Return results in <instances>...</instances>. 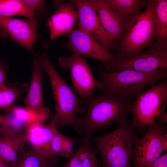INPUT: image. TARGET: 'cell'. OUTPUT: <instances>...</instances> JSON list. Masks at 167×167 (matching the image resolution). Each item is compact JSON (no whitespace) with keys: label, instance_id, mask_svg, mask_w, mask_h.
I'll return each instance as SVG.
<instances>
[{"label":"cell","instance_id":"e0dca14e","mask_svg":"<svg viewBox=\"0 0 167 167\" xmlns=\"http://www.w3.org/2000/svg\"><path fill=\"white\" fill-rule=\"evenodd\" d=\"M36 120L38 119L25 109L13 107L5 114L3 135L24 133L31 123Z\"/></svg>","mask_w":167,"mask_h":167},{"label":"cell","instance_id":"8fae6325","mask_svg":"<svg viewBox=\"0 0 167 167\" xmlns=\"http://www.w3.org/2000/svg\"><path fill=\"white\" fill-rule=\"evenodd\" d=\"M78 13V28L91 35L97 41L109 50L114 44L112 37L105 29L99 16L90 0L71 1Z\"/></svg>","mask_w":167,"mask_h":167},{"label":"cell","instance_id":"7402d4cb","mask_svg":"<svg viewBox=\"0 0 167 167\" xmlns=\"http://www.w3.org/2000/svg\"><path fill=\"white\" fill-rule=\"evenodd\" d=\"M155 15L156 40L160 43H167V0H155Z\"/></svg>","mask_w":167,"mask_h":167},{"label":"cell","instance_id":"9c48e42d","mask_svg":"<svg viewBox=\"0 0 167 167\" xmlns=\"http://www.w3.org/2000/svg\"><path fill=\"white\" fill-rule=\"evenodd\" d=\"M58 62L62 67L69 70L74 90L81 98L85 101L93 96L98 82L84 57L72 53L68 57H60Z\"/></svg>","mask_w":167,"mask_h":167},{"label":"cell","instance_id":"7c38bea8","mask_svg":"<svg viewBox=\"0 0 167 167\" xmlns=\"http://www.w3.org/2000/svg\"><path fill=\"white\" fill-rule=\"evenodd\" d=\"M38 19H23L0 17V30L8 35L11 40L18 43L34 55L33 46L38 39Z\"/></svg>","mask_w":167,"mask_h":167},{"label":"cell","instance_id":"9a60e30c","mask_svg":"<svg viewBox=\"0 0 167 167\" xmlns=\"http://www.w3.org/2000/svg\"><path fill=\"white\" fill-rule=\"evenodd\" d=\"M42 121L36 120L29 125L25 133L27 141L32 146L33 151L41 156L51 157L49 151V143L58 129L51 122L45 125Z\"/></svg>","mask_w":167,"mask_h":167},{"label":"cell","instance_id":"8992f818","mask_svg":"<svg viewBox=\"0 0 167 167\" xmlns=\"http://www.w3.org/2000/svg\"><path fill=\"white\" fill-rule=\"evenodd\" d=\"M136 97L131 111V122L141 132L145 127L154 123L164 102L167 101V80L151 86Z\"/></svg>","mask_w":167,"mask_h":167},{"label":"cell","instance_id":"ffe728a7","mask_svg":"<svg viewBox=\"0 0 167 167\" xmlns=\"http://www.w3.org/2000/svg\"><path fill=\"white\" fill-rule=\"evenodd\" d=\"M128 24L146 6L148 1L143 0H105Z\"/></svg>","mask_w":167,"mask_h":167},{"label":"cell","instance_id":"f546056e","mask_svg":"<svg viewBox=\"0 0 167 167\" xmlns=\"http://www.w3.org/2000/svg\"><path fill=\"white\" fill-rule=\"evenodd\" d=\"M5 114H0V134L3 135V124L5 119Z\"/></svg>","mask_w":167,"mask_h":167},{"label":"cell","instance_id":"44dd1931","mask_svg":"<svg viewBox=\"0 0 167 167\" xmlns=\"http://www.w3.org/2000/svg\"><path fill=\"white\" fill-rule=\"evenodd\" d=\"M29 88L27 84L17 83L0 87V110L10 111L15 100Z\"/></svg>","mask_w":167,"mask_h":167},{"label":"cell","instance_id":"5bb4252c","mask_svg":"<svg viewBox=\"0 0 167 167\" xmlns=\"http://www.w3.org/2000/svg\"><path fill=\"white\" fill-rule=\"evenodd\" d=\"M71 3L60 4L56 11L49 18L48 25L50 32V40L71 33L77 20L78 11L75 5Z\"/></svg>","mask_w":167,"mask_h":167},{"label":"cell","instance_id":"d4e9b609","mask_svg":"<svg viewBox=\"0 0 167 167\" xmlns=\"http://www.w3.org/2000/svg\"><path fill=\"white\" fill-rule=\"evenodd\" d=\"M64 137L58 131L52 138L49 146V152L52 156L65 157L62 148Z\"/></svg>","mask_w":167,"mask_h":167},{"label":"cell","instance_id":"7a4b0ae2","mask_svg":"<svg viewBox=\"0 0 167 167\" xmlns=\"http://www.w3.org/2000/svg\"><path fill=\"white\" fill-rule=\"evenodd\" d=\"M47 47L37 56L43 69L47 74L50 82L55 105V113L51 122L58 129L65 125L72 126L79 134L81 129V118L76 116L84 101L79 97L57 72L46 53Z\"/></svg>","mask_w":167,"mask_h":167},{"label":"cell","instance_id":"3957f363","mask_svg":"<svg viewBox=\"0 0 167 167\" xmlns=\"http://www.w3.org/2000/svg\"><path fill=\"white\" fill-rule=\"evenodd\" d=\"M97 88L104 94H115L123 99L133 100L143 89L156 84L167 76V69L149 72L125 69L105 71L101 69Z\"/></svg>","mask_w":167,"mask_h":167},{"label":"cell","instance_id":"6da1fadb","mask_svg":"<svg viewBox=\"0 0 167 167\" xmlns=\"http://www.w3.org/2000/svg\"><path fill=\"white\" fill-rule=\"evenodd\" d=\"M134 100H128L112 94L91 96L84 101L87 111L81 118V129L84 135L82 142L90 143L95 131L112 124L127 121Z\"/></svg>","mask_w":167,"mask_h":167},{"label":"cell","instance_id":"5b68a950","mask_svg":"<svg viewBox=\"0 0 167 167\" xmlns=\"http://www.w3.org/2000/svg\"><path fill=\"white\" fill-rule=\"evenodd\" d=\"M155 0L148 1L146 8L128 24L121 44L120 53L116 58L128 59L139 54L156 40Z\"/></svg>","mask_w":167,"mask_h":167},{"label":"cell","instance_id":"f1b7e54d","mask_svg":"<svg viewBox=\"0 0 167 167\" xmlns=\"http://www.w3.org/2000/svg\"><path fill=\"white\" fill-rule=\"evenodd\" d=\"M149 167H167V153L161 156Z\"/></svg>","mask_w":167,"mask_h":167},{"label":"cell","instance_id":"30bf717a","mask_svg":"<svg viewBox=\"0 0 167 167\" xmlns=\"http://www.w3.org/2000/svg\"><path fill=\"white\" fill-rule=\"evenodd\" d=\"M68 35L66 46L73 53L83 57L99 60L106 66L115 60L109 50L84 30L78 28L73 29Z\"/></svg>","mask_w":167,"mask_h":167},{"label":"cell","instance_id":"484cf974","mask_svg":"<svg viewBox=\"0 0 167 167\" xmlns=\"http://www.w3.org/2000/svg\"><path fill=\"white\" fill-rule=\"evenodd\" d=\"M22 1L27 8L34 13L35 11H43L45 9L44 0H22Z\"/></svg>","mask_w":167,"mask_h":167},{"label":"cell","instance_id":"ba28073f","mask_svg":"<svg viewBox=\"0 0 167 167\" xmlns=\"http://www.w3.org/2000/svg\"><path fill=\"white\" fill-rule=\"evenodd\" d=\"M161 69H167V43L156 40L144 53L128 59L116 58L112 64L106 66L104 71L128 69L149 72Z\"/></svg>","mask_w":167,"mask_h":167},{"label":"cell","instance_id":"4dcf8cb0","mask_svg":"<svg viewBox=\"0 0 167 167\" xmlns=\"http://www.w3.org/2000/svg\"><path fill=\"white\" fill-rule=\"evenodd\" d=\"M0 167H11L10 164L0 156Z\"/></svg>","mask_w":167,"mask_h":167},{"label":"cell","instance_id":"2e32d148","mask_svg":"<svg viewBox=\"0 0 167 167\" xmlns=\"http://www.w3.org/2000/svg\"><path fill=\"white\" fill-rule=\"evenodd\" d=\"M102 25L113 38L114 43L122 38L128 24L105 0H90Z\"/></svg>","mask_w":167,"mask_h":167},{"label":"cell","instance_id":"1f68e13d","mask_svg":"<svg viewBox=\"0 0 167 167\" xmlns=\"http://www.w3.org/2000/svg\"><path fill=\"white\" fill-rule=\"evenodd\" d=\"M7 35L5 32L0 30V39L2 38L7 37Z\"/></svg>","mask_w":167,"mask_h":167},{"label":"cell","instance_id":"ac0fdd59","mask_svg":"<svg viewBox=\"0 0 167 167\" xmlns=\"http://www.w3.org/2000/svg\"><path fill=\"white\" fill-rule=\"evenodd\" d=\"M27 142L25 133L0 136V156L12 167Z\"/></svg>","mask_w":167,"mask_h":167},{"label":"cell","instance_id":"4316f807","mask_svg":"<svg viewBox=\"0 0 167 167\" xmlns=\"http://www.w3.org/2000/svg\"><path fill=\"white\" fill-rule=\"evenodd\" d=\"M76 141V139L64 136L62 148L65 157H70L72 155L74 145Z\"/></svg>","mask_w":167,"mask_h":167},{"label":"cell","instance_id":"277c9868","mask_svg":"<svg viewBox=\"0 0 167 167\" xmlns=\"http://www.w3.org/2000/svg\"><path fill=\"white\" fill-rule=\"evenodd\" d=\"M135 128L127 121L112 131L92 138V144L101 155V167H131L132 145L137 138Z\"/></svg>","mask_w":167,"mask_h":167},{"label":"cell","instance_id":"d6986e66","mask_svg":"<svg viewBox=\"0 0 167 167\" xmlns=\"http://www.w3.org/2000/svg\"><path fill=\"white\" fill-rule=\"evenodd\" d=\"M99 161L90 143L82 142L63 167H97Z\"/></svg>","mask_w":167,"mask_h":167},{"label":"cell","instance_id":"83f0119b","mask_svg":"<svg viewBox=\"0 0 167 167\" xmlns=\"http://www.w3.org/2000/svg\"><path fill=\"white\" fill-rule=\"evenodd\" d=\"M7 68V66L4 61L0 60V87L6 85Z\"/></svg>","mask_w":167,"mask_h":167},{"label":"cell","instance_id":"4fadbf2b","mask_svg":"<svg viewBox=\"0 0 167 167\" xmlns=\"http://www.w3.org/2000/svg\"><path fill=\"white\" fill-rule=\"evenodd\" d=\"M42 69L38 61L34 58L30 86L24 101L26 110L37 119L43 122L48 118L49 111L44 104L42 92L44 78Z\"/></svg>","mask_w":167,"mask_h":167},{"label":"cell","instance_id":"52a82bcc","mask_svg":"<svg viewBox=\"0 0 167 167\" xmlns=\"http://www.w3.org/2000/svg\"><path fill=\"white\" fill-rule=\"evenodd\" d=\"M166 123L158 120L148 127L142 137L134 142L132 157V167H149L167 150Z\"/></svg>","mask_w":167,"mask_h":167},{"label":"cell","instance_id":"cb8c5ba5","mask_svg":"<svg viewBox=\"0 0 167 167\" xmlns=\"http://www.w3.org/2000/svg\"><path fill=\"white\" fill-rule=\"evenodd\" d=\"M24 167H57L56 157H47L24 149L19 155Z\"/></svg>","mask_w":167,"mask_h":167},{"label":"cell","instance_id":"603a6c76","mask_svg":"<svg viewBox=\"0 0 167 167\" xmlns=\"http://www.w3.org/2000/svg\"><path fill=\"white\" fill-rule=\"evenodd\" d=\"M34 14L27 8L22 0H0V17L21 15L31 19L35 18Z\"/></svg>","mask_w":167,"mask_h":167}]
</instances>
